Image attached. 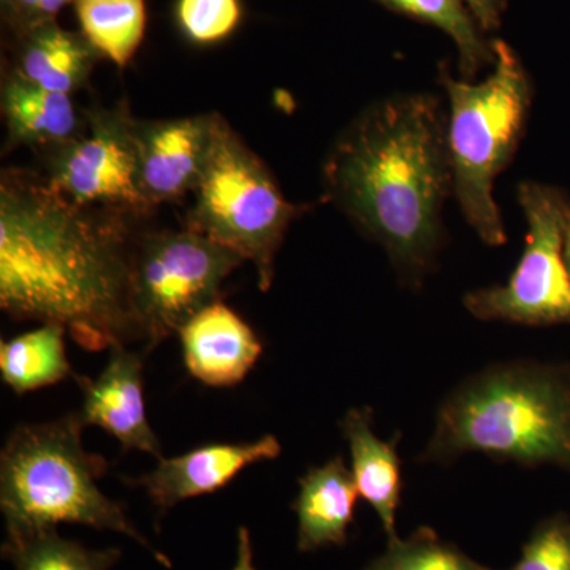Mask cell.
<instances>
[{
  "mask_svg": "<svg viewBox=\"0 0 570 570\" xmlns=\"http://www.w3.org/2000/svg\"><path fill=\"white\" fill-rule=\"evenodd\" d=\"M2 115L9 148L52 149L77 137L85 126L73 99L48 91L10 70L2 82Z\"/></svg>",
  "mask_w": 570,
  "mask_h": 570,
  "instance_id": "obj_16",
  "label": "cell"
},
{
  "mask_svg": "<svg viewBox=\"0 0 570 570\" xmlns=\"http://www.w3.org/2000/svg\"><path fill=\"white\" fill-rule=\"evenodd\" d=\"M243 264L234 250L187 227L138 236L134 306L146 351L178 335L195 314L219 302L225 279Z\"/></svg>",
  "mask_w": 570,
  "mask_h": 570,
  "instance_id": "obj_7",
  "label": "cell"
},
{
  "mask_svg": "<svg viewBox=\"0 0 570 570\" xmlns=\"http://www.w3.org/2000/svg\"><path fill=\"white\" fill-rule=\"evenodd\" d=\"M80 414L18 426L0 453V510L7 535L82 524L134 539L165 568L171 562L100 490L107 460L86 452Z\"/></svg>",
  "mask_w": 570,
  "mask_h": 570,
  "instance_id": "obj_4",
  "label": "cell"
},
{
  "mask_svg": "<svg viewBox=\"0 0 570 570\" xmlns=\"http://www.w3.org/2000/svg\"><path fill=\"white\" fill-rule=\"evenodd\" d=\"M510 570H570V519L564 513L543 520Z\"/></svg>",
  "mask_w": 570,
  "mask_h": 570,
  "instance_id": "obj_24",
  "label": "cell"
},
{
  "mask_svg": "<svg viewBox=\"0 0 570 570\" xmlns=\"http://www.w3.org/2000/svg\"><path fill=\"white\" fill-rule=\"evenodd\" d=\"M362 570H493L444 542L431 528H420L407 539H390L384 554Z\"/></svg>",
  "mask_w": 570,
  "mask_h": 570,
  "instance_id": "obj_22",
  "label": "cell"
},
{
  "mask_svg": "<svg viewBox=\"0 0 570 570\" xmlns=\"http://www.w3.org/2000/svg\"><path fill=\"white\" fill-rule=\"evenodd\" d=\"M220 121L219 112L160 121L135 119L141 193L153 209L193 195Z\"/></svg>",
  "mask_w": 570,
  "mask_h": 570,
  "instance_id": "obj_10",
  "label": "cell"
},
{
  "mask_svg": "<svg viewBox=\"0 0 570 570\" xmlns=\"http://www.w3.org/2000/svg\"><path fill=\"white\" fill-rule=\"evenodd\" d=\"M41 178L80 205L135 217L153 212L141 193L135 118L126 102L86 112L77 137L48 149Z\"/></svg>",
  "mask_w": 570,
  "mask_h": 570,
  "instance_id": "obj_9",
  "label": "cell"
},
{
  "mask_svg": "<svg viewBox=\"0 0 570 570\" xmlns=\"http://www.w3.org/2000/svg\"><path fill=\"white\" fill-rule=\"evenodd\" d=\"M356 498L354 475L341 456L324 466L309 469L299 479V493L294 502L298 517V550L306 553L344 546L354 521Z\"/></svg>",
  "mask_w": 570,
  "mask_h": 570,
  "instance_id": "obj_14",
  "label": "cell"
},
{
  "mask_svg": "<svg viewBox=\"0 0 570 570\" xmlns=\"http://www.w3.org/2000/svg\"><path fill=\"white\" fill-rule=\"evenodd\" d=\"M341 430L351 450V471L358 497L376 510L389 540L396 539V510L403 494V471L396 452L400 436L392 442L379 439L370 407L351 409Z\"/></svg>",
  "mask_w": 570,
  "mask_h": 570,
  "instance_id": "obj_15",
  "label": "cell"
},
{
  "mask_svg": "<svg viewBox=\"0 0 570 570\" xmlns=\"http://www.w3.org/2000/svg\"><path fill=\"white\" fill-rule=\"evenodd\" d=\"M493 70L482 81L441 75L448 94V142L453 197L469 227L485 245L508 242L494 198V181L510 164L527 129L532 82L519 55L493 41Z\"/></svg>",
  "mask_w": 570,
  "mask_h": 570,
  "instance_id": "obj_5",
  "label": "cell"
},
{
  "mask_svg": "<svg viewBox=\"0 0 570 570\" xmlns=\"http://www.w3.org/2000/svg\"><path fill=\"white\" fill-rule=\"evenodd\" d=\"M193 198L186 227L250 262L262 292L275 281L288 227L313 208L284 197L275 176L224 118Z\"/></svg>",
  "mask_w": 570,
  "mask_h": 570,
  "instance_id": "obj_6",
  "label": "cell"
},
{
  "mask_svg": "<svg viewBox=\"0 0 570 570\" xmlns=\"http://www.w3.org/2000/svg\"><path fill=\"white\" fill-rule=\"evenodd\" d=\"M281 442L273 434L239 444L200 445L174 459H160L154 471L132 480L141 487L160 512L187 499L205 497L225 489L246 468L281 455Z\"/></svg>",
  "mask_w": 570,
  "mask_h": 570,
  "instance_id": "obj_12",
  "label": "cell"
},
{
  "mask_svg": "<svg viewBox=\"0 0 570 570\" xmlns=\"http://www.w3.org/2000/svg\"><path fill=\"white\" fill-rule=\"evenodd\" d=\"M135 216L85 206L39 176L0 179V307L14 321L66 326L78 346H129L142 333L134 306Z\"/></svg>",
  "mask_w": 570,
  "mask_h": 570,
  "instance_id": "obj_1",
  "label": "cell"
},
{
  "mask_svg": "<svg viewBox=\"0 0 570 570\" xmlns=\"http://www.w3.org/2000/svg\"><path fill=\"white\" fill-rule=\"evenodd\" d=\"M232 570H257L254 566L253 540L247 528L242 527L236 542V561Z\"/></svg>",
  "mask_w": 570,
  "mask_h": 570,
  "instance_id": "obj_27",
  "label": "cell"
},
{
  "mask_svg": "<svg viewBox=\"0 0 570 570\" xmlns=\"http://www.w3.org/2000/svg\"><path fill=\"white\" fill-rule=\"evenodd\" d=\"M390 9L411 14L448 33L459 50L461 78L472 80L487 63H493V43H487L483 29L464 0H379Z\"/></svg>",
  "mask_w": 570,
  "mask_h": 570,
  "instance_id": "obj_20",
  "label": "cell"
},
{
  "mask_svg": "<svg viewBox=\"0 0 570 570\" xmlns=\"http://www.w3.org/2000/svg\"><path fill=\"white\" fill-rule=\"evenodd\" d=\"M146 354L127 346L110 348V358L97 379L73 376L82 392L80 419L85 426H99L126 450H140L163 459V445L149 425L142 392Z\"/></svg>",
  "mask_w": 570,
  "mask_h": 570,
  "instance_id": "obj_11",
  "label": "cell"
},
{
  "mask_svg": "<svg viewBox=\"0 0 570 570\" xmlns=\"http://www.w3.org/2000/svg\"><path fill=\"white\" fill-rule=\"evenodd\" d=\"M18 0H0V9H2L3 22L10 20L11 13H13L14 7H17Z\"/></svg>",
  "mask_w": 570,
  "mask_h": 570,
  "instance_id": "obj_29",
  "label": "cell"
},
{
  "mask_svg": "<svg viewBox=\"0 0 570 570\" xmlns=\"http://www.w3.org/2000/svg\"><path fill=\"white\" fill-rule=\"evenodd\" d=\"M184 33L195 43L224 40L242 20L239 0H178L176 7Z\"/></svg>",
  "mask_w": 570,
  "mask_h": 570,
  "instance_id": "obj_23",
  "label": "cell"
},
{
  "mask_svg": "<svg viewBox=\"0 0 570 570\" xmlns=\"http://www.w3.org/2000/svg\"><path fill=\"white\" fill-rule=\"evenodd\" d=\"M13 71L48 91L73 96L88 86L94 67L102 59L86 37L66 31L56 21L17 37Z\"/></svg>",
  "mask_w": 570,
  "mask_h": 570,
  "instance_id": "obj_17",
  "label": "cell"
},
{
  "mask_svg": "<svg viewBox=\"0 0 570 570\" xmlns=\"http://www.w3.org/2000/svg\"><path fill=\"white\" fill-rule=\"evenodd\" d=\"M322 176L326 200L385 250L403 283L420 287L444 245L453 195L442 100L406 92L371 104L333 142Z\"/></svg>",
  "mask_w": 570,
  "mask_h": 570,
  "instance_id": "obj_2",
  "label": "cell"
},
{
  "mask_svg": "<svg viewBox=\"0 0 570 570\" xmlns=\"http://www.w3.org/2000/svg\"><path fill=\"white\" fill-rule=\"evenodd\" d=\"M2 554L17 570H110L121 550H91L56 530L7 535Z\"/></svg>",
  "mask_w": 570,
  "mask_h": 570,
  "instance_id": "obj_21",
  "label": "cell"
},
{
  "mask_svg": "<svg viewBox=\"0 0 570 570\" xmlns=\"http://www.w3.org/2000/svg\"><path fill=\"white\" fill-rule=\"evenodd\" d=\"M564 261L566 265H568L569 275H570V204L568 209V217H566V228H564Z\"/></svg>",
  "mask_w": 570,
  "mask_h": 570,
  "instance_id": "obj_28",
  "label": "cell"
},
{
  "mask_svg": "<svg viewBox=\"0 0 570 570\" xmlns=\"http://www.w3.org/2000/svg\"><path fill=\"white\" fill-rule=\"evenodd\" d=\"M472 452L570 472V366L501 363L453 390L420 460L452 463Z\"/></svg>",
  "mask_w": 570,
  "mask_h": 570,
  "instance_id": "obj_3",
  "label": "cell"
},
{
  "mask_svg": "<svg viewBox=\"0 0 570 570\" xmlns=\"http://www.w3.org/2000/svg\"><path fill=\"white\" fill-rule=\"evenodd\" d=\"M81 33L102 58L124 69L146 31L145 0H75Z\"/></svg>",
  "mask_w": 570,
  "mask_h": 570,
  "instance_id": "obj_19",
  "label": "cell"
},
{
  "mask_svg": "<svg viewBox=\"0 0 570 570\" xmlns=\"http://www.w3.org/2000/svg\"><path fill=\"white\" fill-rule=\"evenodd\" d=\"M517 195L528 225L519 265L508 283L469 292L463 305L480 321L570 325V275L564 261L570 198L558 187L535 181L521 183Z\"/></svg>",
  "mask_w": 570,
  "mask_h": 570,
  "instance_id": "obj_8",
  "label": "cell"
},
{
  "mask_svg": "<svg viewBox=\"0 0 570 570\" xmlns=\"http://www.w3.org/2000/svg\"><path fill=\"white\" fill-rule=\"evenodd\" d=\"M184 365L208 387H234L264 352L254 330L223 302L206 306L179 330Z\"/></svg>",
  "mask_w": 570,
  "mask_h": 570,
  "instance_id": "obj_13",
  "label": "cell"
},
{
  "mask_svg": "<svg viewBox=\"0 0 570 570\" xmlns=\"http://www.w3.org/2000/svg\"><path fill=\"white\" fill-rule=\"evenodd\" d=\"M70 2L75 0H18L7 26L14 36H21L45 22L56 21V17Z\"/></svg>",
  "mask_w": 570,
  "mask_h": 570,
  "instance_id": "obj_25",
  "label": "cell"
},
{
  "mask_svg": "<svg viewBox=\"0 0 570 570\" xmlns=\"http://www.w3.org/2000/svg\"><path fill=\"white\" fill-rule=\"evenodd\" d=\"M66 326L41 324L32 332L2 341L0 376L17 395L51 387L75 376L66 354Z\"/></svg>",
  "mask_w": 570,
  "mask_h": 570,
  "instance_id": "obj_18",
  "label": "cell"
},
{
  "mask_svg": "<svg viewBox=\"0 0 570 570\" xmlns=\"http://www.w3.org/2000/svg\"><path fill=\"white\" fill-rule=\"evenodd\" d=\"M468 9L474 14L483 32L493 31L501 26L508 0H464Z\"/></svg>",
  "mask_w": 570,
  "mask_h": 570,
  "instance_id": "obj_26",
  "label": "cell"
}]
</instances>
